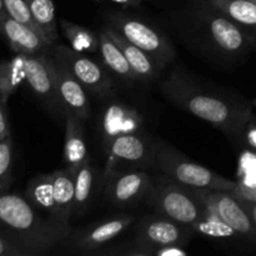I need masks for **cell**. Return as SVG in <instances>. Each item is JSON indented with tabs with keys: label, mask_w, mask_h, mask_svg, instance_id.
Masks as SVG:
<instances>
[{
	"label": "cell",
	"mask_w": 256,
	"mask_h": 256,
	"mask_svg": "<svg viewBox=\"0 0 256 256\" xmlns=\"http://www.w3.org/2000/svg\"><path fill=\"white\" fill-rule=\"evenodd\" d=\"M194 230L155 212L140 220L135 244L124 255L154 256V250L164 246H184L192 240Z\"/></svg>",
	"instance_id": "8"
},
{
	"label": "cell",
	"mask_w": 256,
	"mask_h": 256,
	"mask_svg": "<svg viewBox=\"0 0 256 256\" xmlns=\"http://www.w3.org/2000/svg\"><path fill=\"white\" fill-rule=\"evenodd\" d=\"M70 232V226L44 216L25 196L0 192V234L32 256L50 254Z\"/></svg>",
	"instance_id": "2"
},
{
	"label": "cell",
	"mask_w": 256,
	"mask_h": 256,
	"mask_svg": "<svg viewBox=\"0 0 256 256\" xmlns=\"http://www.w3.org/2000/svg\"><path fill=\"white\" fill-rule=\"evenodd\" d=\"M5 16H6V12H5L4 2H2V0H0V22H2Z\"/></svg>",
	"instance_id": "36"
},
{
	"label": "cell",
	"mask_w": 256,
	"mask_h": 256,
	"mask_svg": "<svg viewBox=\"0 0 256 256\" xmlns=\"http://www.w3.org/2000/svg\"><path fill=\"white\" fill-rule=\"evenodd\" d=\"M25 2L45 40L50 45L56 44L59 39V30L55 19L54 0H25Z\"/></svg>",
	"instance_id": "24"
},
{
	"label": "cell",
	"mask_w": 256,
	"mask_h": 256,
	"mask_svg": "<svg viewBox=\"0 0 256 256\" xmlns=\"http://www.w3.org/2000/svg\"><path fill=\"white\" fill-rule=\"evenodd\" d=\"M145 204L154 212L192 229L209 214L192 188L185 186L162 172L152 176V188Z\"/></svg>",
	"instance_id": "4"
},
{
	"label": "cell",
	"mask_w": 256,
	"mask_h": 256,
	"mask_svg": "<svg viewBox=\"0 0 256 256\" xmlns=\"http://www.w3.org/2000/svg\"><path fill=\"white\" fill-rule=\"evenodd\" d=\"M0 35L16 54L45 52L52 46L42 34L22 22H16L8 14L0 22Z\"/></svg>",
	"instance_id": "16"
},
{
	"label": "cell",
	"mask_w": 256,
	"mask_h": 256,
	"mask_svg": "<svg viewBox=\"0 0 256 256\" xmlns=\"http://www.w3.org/2000/svg\"><path fill=\"white\" fill-rule=\"evenodd\" d=\"M155 168L175 182L195 189H215L232 192L238 182L226 179L210 169L192 162L172 145L158 142Z\"/></svg>",
	"instance_id": "5"
},
{
	"label": "cell",
	"mask_w": 256,
	"mask_h": 256,
	"mask_svg": "<svg viewBox=\"0 0 256 256\" xmlns=\"http://www.w3.org/2000/svg\"><path fill=\"white\" fill-rule=\"evenodd\" d=\"M189 25L195 42L210 56L224 62H238L246 56L256 42V35L202 0L194 5Z\"/></svg>",
	"instance_id": "3"
},
{
	"label": "cell",
	"mask_w": 256,
	"mask_h": 256,
	"mask_svg": "<svg viewBox=\"0 0 256 256\" xmlns=\"http://www.w3.org/2000/svg\"><path fill=\"white\" fill-rule=\"evenodd\" d=\"M75 172L76 170L68 166L52 172L58 222L66 226H70V219L72 218V209H74Z\"/></svg>",
	"instance_id": "21"
},
{
	"label": "cell",
	"mask_w": 256,
	"mask_h": 256,
	"mask_svg": "<svg viewBox=\"0 0 256 256\" xmlns=\"http://www.w3.org/2000/svg\"><path fill=\"white\" fill-rule=\"evenodd\" d=\"M50 52L70 70L78 82L89 92L96 98L104 99L114 92V79L112 75L105 69L102 64L82 52L62 44H54L50 46Z\"/></svg>",
	"instance_id": "11"
},
{
	"label": "cell",
	"mask_w": 256,
	"mask_h": 256,
	"mask_svg": "<svg viewBox=\"0 0 256 256\" xmlns=\"http://www.w3.org/2000/svg\"><path fill=\"white\" fill-rule=\"evenodd\" d=\"M104 199L118 209H128L146 202L152 188V175L146 170L112 174L102 179Z\"/></svg>",
	"instance_id": "13"
},
{
	"label": "cell",
	"mask_w": 256,
	"mask_h": 256,
	"mask_svg": "<svg viewBox=\"0 0 256 256\" xmlns=\"http://www.w3.org/2000/svg\"><path fill=\"white\" fill-rule=\"evenodd\" d=\"M108 2H115L124 8H138L142 5V0H108Z\"/></svg>",
	"instance_id": "35"
},
{
	"label": "cell",
	"mask_w": 256,
	"mask_h": 256,
	"mask_svg": "<svg viewBox=\"0 0 256 256\" xmlns=\"http://www.w3.org/2000/svg\"><path fill=\"white\" fill-rule=\"evenodd\" d=\"M5 105L4 102L0 99V140H2L4 138H6L8 135H10V128L9 122H8V116L6 112H5Z\"/></svg>",
	"instance_id": "33"
},
{
	"label": "cell",
	"mask_w": 256,
	"mask_h": 256,
	"mask_svg": "<svg viewBox=\"0 0 256 256\" xmlns=\"http://www.w3.org/2000/svg\"><path fill=\"white\" fill-rule=\"evenodd\" d=\"M105 19L108 26L146 52L162 72L175 59L169 38L146 20L122 12H109Z\"/></svg>",
	"instance_id": "6"
},
{
	"label": "cell",
	"mask_w": 256,
	"mask_h": 256,
	"mask_svg": "<svg viewBox=\"0 0 256 256\" xmlns=\"http://www.w3.org/2000/svg\"><path fill=\"white\" fill-rule=\"evenodd\" d=\"M242 28L256 35V2L252 0H206Z\"/></svg>",
	"instance_id": "23"
},
{
	"label": "cell",
	"mask_w": 256,
	"mask_h": 256,
	"mask_svg": "<svg viewBox=\"0 0 256 256\" xmlns=\"http://www.w3.org/2000/svg\"><path fill=\"white\" fill-rule=\"evenodd\" d=\"M252 2H256V0H252Z\"/></svg>",
	"instance_id": "38"
},
{
	"label": "cell",
	"mask_w": 256,
	"mask_h": 256,
	"mask_svg": "<svg viewBox=\"0 0 256 256\" xmlns=\"http://www.w3.org/2000/svg\"><path fill=\"white\" fill-rule=\"evenodd\" d=\"M60 29L72 49L80 52H96L99 50V36L88 28L62 19Z\"/></svg>",
	"instance_id": "26"
},
{
	"label": "cell",
	"mask_w": 256,
	"mask_h": 256,
	"mask_svg": "<svg viewBox=\"0 0 256 256\" xmlns=\"http://www.w3.org/2000/svg\"><path fill=\"white\" fill-rule=\"evenodd\" d=\"M254 105H255V106H256V99L254 100Z\"/></svg>",
	"instance_id": "37"
},
{
	"label": "cell",
	"mask_w": 256,
	"mask_h": 256,
	"mask_svg": "<svg viewBox=\"0 0 256 256\" xmlns=\"http://www.w3.org/2000/svg\"><path fill=\"white\" fill-rule=\"evenodd\" d=\"M0 256H32L28 250H25L24 248L19 246L18 244H15L14 242H12L10 239H8L6 236L0 234Z\"/></svg>",
	"instance_id": "30"
},
{
	"label": "cell",
	"mask_w": 256,
	"mask_h": 256,
	"mask_svg": "<svg viewBox=\"0 0 256 256\" xmlns=\"http://www.w3.org/2000/svg\"><path fill=\"white\" fill-rule=\"evenodd\" d=\"M132 214H119L106 219L96 220L89 225L72 230L62 242L65 254H98L102 248L122 235L134 222Z\"/></svg>",
	"instance_id": "9"
},
{
	"label": "cell",
	"mask_w": 256,
	"mask_h": 256,
	"mask_svg": "<svg viewBox=\"0 0 256 256\" xmlns=\"http://www.w3.org/2000/svg\"><path fill=\"white\" fill-rule=\"evenodd\" d=\"M12 134L0 140V192H8L12 182Z\"/></svg>",
	"instance_id": "28"
},
{
	"label": "cell",
	"mask_w": 256,
	"mask_h": 256,
	"mask_svg": "<svg viewBox=\"0 0 256 256\" xmlns=\"http://www.w3.org/2000/svg\"><path fill=\"white\" fill-rule=\"evenodd\" d=\"M105 102L98 116V132L105 152L118 136L145 130L144 115L138 108L112 98H104Z\"/></svg>",
	"instance_id": "12"
},
{
	"label": "cell",
	"mask_w": 256,
	"mask_h": 256,
	"mask_svg": "<svg viewBox=\"0 0 256 256\" xmlns=\"http://www.w3.org/2000/svg\"><path fill=\"white\" fill-rule=\"evenodd\" d=\"M242 138L250 148L256 150V115L252 114L248 120L242 132Z\"/></svg>",
	"instance_id": "31"
},
{
	"label": "cell",
	"mask_w": 256,
	"mask_h": 256,
	"mask_svg": "<svg viewBox=\"0 0 256 256\" xmlns=\"http://www.w3.org/2000/svg\"><path fill=\"white\" fill-rule=\"evenodd\" d=\"M24 196L40 212L58 222L56 205H55L54 200V174L52 172L39 174L32 178L28 182Z\"/></svg>",
	"instance_id": "22"
},
{
	"label": "cell",
	"mask_w": 256,
	"mask_h": 256,
	"mask_svg": "<svg viewBox=\"0 0 256 256\" xmlns=\"http://www.w3.org/2000/svg\"><path fill=\"white\" fill-rule=\"evenodd\" d=\"M96 2H99V0H96Z\"/></svg>",
	"instance_id": "39"
},
{
	"label": "cell",
	"mask_w": 256,
	"mask_h": 256,
	"mask_svg": "<svg viewBox=\"0 0 256 256\" xmlns=\"http://www.w3.org/2000/svg\"><path fill=\"white\" fill-rule=\"evenodd\" d=\"M238 198H239V196H238ZM239 199H240V202H242V206L245 208V210L248 212V214L250 215V218H252V222H254L255 225H256V202H248V200L242 199V198H239Z\"/></svg>",
	"instance_id": "34"
},
{
	"label": "cell",
	"mask_w": 256,
	"mask_h": 256,
	"mask_svg": "<svg viewBox=\"0 0 256 256\" xmlns=\"http://www.w3.org/2000/svg\"><path fill=\"white\" fill-rule=\"evenodd\" d=\"M48 52L24 54L25 82L35 96L52 115L65 119V108L58 94Z\"/></svg>",
	"instance_id": "14"
},
{
	"label": "cell",
	"mask_w": 256,
	"mask_h": 256,
	"mask_svg": "<svg viewBox=\"0 0 256 256\" xmlns=\"http://www.w3.org/2000/svg\"><path fill=\"white\" fill-rule=\"evenodd\" d=\"M2 2H4L5 12H6V14L9 16H12L16 22L28 25L29 28L34 29L35 32L42 34V32H40L39 26L35 22L34 18H32L29 6H28L25 0H2Z\"/></svg>",
	"instance_id": "29"
},
{
	"label": "cell",
	"mask_w": 256,
	"mask_h": 256,
	"mask_svg": "<svg viewBox=\"0 0 256 256\" xmlns=\"http://www.w3.org/2000/svg\"><path fill=\"white\" fill-rule=\"evenodd\" d=\"M192 192L218 219L229 225L244 242L256 245V225L232 192L215 189H195Z\"/></svg>",
	"instance_id": "10"
},
{
	"label": "cell",
	"mask_w": 256,
	"mask_h": 256,
	"mask_svg": "<svg viewBox=\"0 0 256 256\" xmlns=\"http://www.w3.org/2000/svg\"><path fill=\"white\" fill-rule=\"evenodd\" d=\"M195 234L204 235V236L209 238L212 240H219V242H238V240H242L239 236L234 229L218 219L214 214L209 212V214L200 220L194 228H192Z\"/></svg>",
	"instance_id": "27"
},
{
	"label": "cell",
	"mask_w": 256,
	"mask_h": 256,
	"mask_svg": "<svg viewBox=\"0 0 256 256\" xmlns=\"http://www.w3.org/2000/svg\"><path fill=\"white\" fill-rule=\"evenodd\" d=\"M98 36H99V50L98 52H99L100 59H102L105 69L112 76L118 78L125 84H134V82H139L120 48L115 44L114 40L102 28L98 32Z\"/></svg>",
	"instance_id": "20"
},
{
	"label": "cell",
	"mask_w": 256,
	"mask_h": 256,
	"mask_svg": "<svg viewBox=\"0 0 256 256\" xmlns=\"http://www.w3.org/2000/svg\"><path fill=\"white\" fill-rule=\"evenodd\" d=\"M160 92L172 105L204 120L230 138L242 136L248 120L254 114L245 100L212 90L179 68L172 69L162 79Z\"/></svg>",
	"instance_id": "1"
},
{
	"label": "cell",
	"mask_w": 256,
	"mask_h": 256,
	"mask_svg": "<svg viewBox=\"0 0 256 256\" xmlns=\"http://www.w3.org/2000/svg\"><path fill=\"white\" fill-rule=\"evenodd\" d=\"M24 80V54H16L10 60H0V99L5 106Z\"/></svg>",
	"instance_id": "25"
},
{
	"label": "cell",
	"mask_w": 256,
	"mask_h": 256,
	"mask_svg": "<svg viewBox=\"0 0 256 256\" xmlns=\"http://www.w3.org/2000/svg\"><path fill=\"white\" fill-rule=\"evenodd\" d=\"M158 142L146 130L118 136L106 150L102 179L112 174L155 168Z\"/></svg>",
	"instance_id": "7"
},
{
	"label": "cell",
	"mask_w": 256,
	"mask_h": 256,
	"mask_svg": "<svg viewBox=\"0 0 256 256\" xmlns=\"http://www.w3.org/2000/svg\"><path fill=\"white\" fill-rule=\"evenodd\" d=\"M102 182L92 165V159L85 162L75 172V195L72 216L82 218L92 208L98 186Z\"/></svg>",
	"instance_id": "19"
},
{
	"label": "cell",
	"mask_w": 256,
	"mask_h": 256,
	"mask_svg": "<svg viewBox=\"0 0 256 256\" xmlns=\"http://www.w3.org/2000/svg\"><path fill=\"white\" fill-rule=\"evenodd\" d=\"M232 192L236 196L242 198V199L256 202V185L255 186H250V185L244 184V182H238Z\"/></svg>",
	"instance_id": "32"
},
{
	"label": "cell",
	"mask_w": 256,
	"mask_h": 256,
	"mask_svg": "<svg viewBox=\"0 0 256 256\" xmlns=\"http://www.w3.org/2000/svg\"><path fill=\"white\" fill-rule=\"evenodd\" d=\"M102 29L109 34V36L114 40L115 44L120 48L139 82H150L158 79L162 70L156 66V64L152 62V59L146 52H142L140 48L130 42L129 40L125 39L124 36H122L119 32L112 30L108 25L102 26Z\"/></svg>",
	"instance_id": "18"
},
{
	"label": "cell",
	"mask_w": 256,
	"mask_h": 256,
	"mask_svg": "<svg viewBox=\"0 0 256 256\" xmlns=\"http://www.w3.org/2000/svg\"><path fill=\"white\" fill-rule=\"evenodd\" d=\"M48 58H49L50 66L54 75L58 94L64 105L65 112H74L82 122H86L92 114L90 99L86 92L88 90L78 82L70 70L50 52V49L48 52Z\"/></svg>",
	"instance_id": "15"
},
{
	"label": "cell",
	"mask_w": 256,
	"mask_h": 256,
	"mask_svg": "<svg viewBox=\"0 0 256 256\" xmlns=\"http://www.w3.org/2000/svg\"><path fill=\"white\" fill-rule=\"evenodd\" d=\"M82 122L74 112H65L64 162L65 166L74 170L90 159Z\"/></svg>",
	"instance_id": "17"
}]
</instances>
